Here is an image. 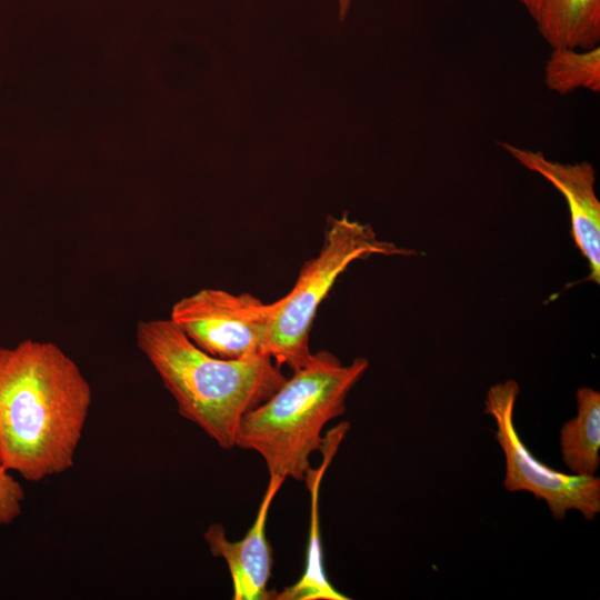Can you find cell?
<instances>
[{
    "label": "cell",
    "mask_w": 600,
    "mask_h": 600,
    "mask_svg": "<svg viewBox=\"0 0 600 600\" xmlns=\"http://www.w3.org/2000/svg\"><path fill=\"white\" fill-rule=\"evenodd\" d=\"M92 390L56 343L23 340L0 347V459L30 482L69 470Z\"/></svg>",
    "instance_id": "cell-1"
},
{
    "label": "cell",
    "mask_w": 600,
    "mask_h": 600,
    "mask_svg": "<svg viewBox=\"0 0 600 600\" xmlns=\"http://www.w3.org/2000/svg\"><path fill=\"white\" fill-rule=\"evenodd\" d=\"M136 342L176 400L180 416L223 449L236 446L242 417L287 379L266 353L222 359L204 352L170 319L140 321Z\"/></svg>",
    "instance_id": "cell-2"
},
{
    "label": "cell",
    "mask_w": 600,
    "mask_h": 600,
    "mask_svg": "<svg viewBox=\"0 0 600 600\" xmlns=\"http://www.w3.org/2000/svg\"><path fill=\"white\" fill-rule=\"evenodd\" d=\"M368 367L366 358L343 364L329 351L312 353L268 400L242 417L236 446L258 452L269 474L303 481L309 457L322 444L323 427L346 412L347 396Z\"/></svg>",
    "instance_id": "cell-3"
},
{
    "label": "cell",
    "mask_w": 600,
    "mask_h": 600,
    "mask_svg": "<svg viewBox=\"0 0 600 600\" xmlns=\"http://www.w3.org/2000/svg\"><path fill=\"white\" fill-rule=\"evenodd\" d=\"M373 254L412 256L414 250L379 240L369 224L341 218H328L324 239L317 257L301 267L296 283L281 299L273 301L264 352L281 367L296 371L312 353L309 334L317 310L338 277L356 260Z\"/></svg>",
    "instance_id": "cell-4"
},
{
    "label": "cell",
    "mask_w": 600,
    "mask_h": 600,
    "mask_svg": "<svg viewBox=\"0 0 600 600\" xmlns=\"http://www.w3.org/2000/svg\"><path fill=\"white\" fill-rule=\"evenodd\" d=\"M519 391L517 381L506 380L491 386L484 400V412L494 420V438L504 456V489L526 491L546 501L556 520L564 519L570 510L594 520L600 512V478L560 472L531 453L514 424Z\"/></svg>",
    "instance_id": "cell-5"
},
{
    "label": "cell",
    "mask_w": 600,
    "mask_h": 600,
    "mask_svg": "<svg viewBox=\"0 0 600 600\" xmlns=\"http://www.w3.org/2000/svg\"><path fill=\"white\" fill-rule=\"evenodd\" d=\"M272 310L273 302L264 303L250 293L201 289L178 300L169 319L204 352L241 359L266 353Z\"/></svg>",
    "instance_id": "cell-6"
},
{
    "label": "cell",
    "mask_w": 600,
    "mask_h": 600,
    "mask_svg": "<svg viewBox=\"0 0 600 600\" xmlns=\"http://www.w3.org/2000/svg\"><path fill=\"white\" fill-rule=\"evenodd\" d=\"M500 146L526 169L549 181L564 198L571 236L589 264L586 280L600 282V201L596 192V170L588 161L562 163L509 142Z\"/></svg>",
    "instance_id": "cell-7"
},
{
    "label": "cell",
    "mask_w": 600,
    "mask_h": 600,
    "mask_svg": "<svg viewBox=\"0 0 600 600\" xmlns=\"http://www.w3.org/2000/svg\"><path fill=\"white\" fill-rule=\"evenodd\" d=\"M287 478L270 474L256 520L244 538L230 541L221 523H212L203 533L211 554L222 558L233 583V600H269L277 592L268 588L273 566L272 548L266 537L270 506Z\"/></svg>",
    "instance_id": "cell-8"
},
{
    "label": "cell",
    "mask_w": 600,
    "mask_h": 600,
    "mask_svg": "<svg viewBox=\"0 0 600 600\" xmlns=\"http://www.w3.org/2000/svg\"><path fill=\"white\" fill-rule=\"evenodd\" d=\"M350 428L349 422L342 421L331 429L323 438L320 450L323 459L317 469L306 473L304 480L311 493V518L306 570L301 578L292 586L284 588L276 594V600H348L329 582L322 566L320 532H319V488L322 477L332 461L340 443Z\"/></svg>",
    "instance_id": "cell-9"
},
{
    "label": "cell",
    "mask_w": 600,
    "mask_h": 600,
    "mask_svg": "<svg viewBox=\"0 0 600 600\" xmlns=\"http://www.w3.org/2000/svg\"><path fill=\"white\" fill-rule=\"evenodd\" d=\"M550 48L591 49L600 41V0H518Z\"/></svg>",
    "instance_id": "cell-10"
},
{
    "label": "cell",
    "mask_w": 600,
    "mask_h": 600,
    "mask_svg": "<svg viewBox=\"0 0 600 600\" xmlns=\"http://www.w3.org/2000/svg\"><path fill=\"white\" fill-rule=\"evenodd\" d=\"M577 414L560 429L564 466L578 476H596L600 464V393L590 387L576 392Z\"/></svg>",
    "instance_id": "cell-11"
},
{
    "label": "cell",
    "mask_w": 600,
    "mask_h": 600,
    "mask_svg": "<svg viewBox=\"0 0 600 600\" xmlns=\"http://www.w3.org/2000/svg\"><path fill=\"white\" fill-rule=\"evenodd\" d=\"M546 87L559 94L577 89L600 92V48H551L544 64Z\"/></svg>",
    "instance_id": "cell-12"
},
{
    "label": "cell",
    "mask_w": 600,
    "mask_h": 600,
    "mask_svg": "<svg viewBox=\"0 0 600 600\" xmlns=\"http://www.w3.org/2000/svg\"><path fill=\"white\" fill-rule=\"evenodd\" d=\"M24 497L22 486L0 459V527L12 523L21 514Z\"/></svg>",
    "instance_id": "cell-13"
},
{
    "label": "cell",
    "mask_w": 600,
    "mask_h": 600,
    "mask_svg": "<svg viewBox=\"0 0 600 600\" xmlns=\"http://www.w3.org/2000/svg\"><path fill=\"white\" fill-rule=\"evenodd\" d=\"M350 2L351 0H339V17H340V20H343V18L346 17L347 14V11L349 9V6H350Z\"/></svg>",
    "instance_id": "cell-14"
}]
</instances>
